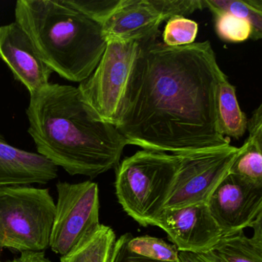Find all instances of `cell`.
<instances>
[{"instance_id":"obj_1","label":"cell","mask_w":262,"mask_h":262,"mask_svg":"<svg viewBox=\"0 0 262 262\" xmlns=\"http://www.w3.org/2000/svg\"><path fill=\"white\" fill-rule=\"evenodd\" d=\"M223 73L209 41L169 47L157 39L138 61L116 128L128 145L177 156L230 145L216 116Z\"/></svg>"},{"instance_id":"obj_2","label":"cell","mask_w":262,"mask_h":262,"mask_svg":"<svg viewBox=\"0 0 262 262\" xmlns=\"http://www.w3.org/2000/svg\"><path fill=\"white\" fill-rule=\"evenodd\" d=\"M26 113L38 154L70 176L94 179L116 169L128 145L116 127L101 120L73 85L50 82L30 95Z\"/></svg>"},{"instance_id":"obj_3","label":"cell","mask_w":262,"mask_h":262,"mask_svg":"<svg viewBox=\"0 0 262 262\" xmlns=\"http://www.w3.org/2000/svg\"><path fill=\"white\" fill-rule=\"evenodd\" d=\"M15 22L53 73L70 82L90 77L106 47L102 26L65 0H18Z\"/></svg>"},{"instance_id":"obj_4","label":"cell","mask_w":262,"mask_h":262,"mask_svg":"<svg viewBox=\"0 0 262 262\" xmlns=\"http://www.w3.org/2000/svg\"><path fill=\"white\" fill-rule=\"evenodd\" d=\"M179 162V155L143 149L116 168L118 202L139 225H151L163 210Z\"/></svg>"},{"instance_id":"obj_5","label":"cell","mask_w":262,"mask_h":262,"mask_svg":"<svg viewBox=\"0 0 262 262\" xmlns=\"http://www.w3.org/2000/svg\"><path fill=\"white\" fill-rule=\"evenodd\" d=\"M159 32L128 41H110L96 70L78 89L84 101L103 122L117 127L125 110L141 55L157 40Z\"/></svg>"},{"instance_id":"obj_6","label":"cell","mask_w":262,"mask_h":262,"mask_svg":"<svg viewBox=\"0 0 262 262\" xmlns=\"http://www.w3.org/2000/svg\"><path fill=\"white\" fill-rule=\"evenodd\" d=\"M56 204L48 188L0 187V250L50 248Z\"/></svg>"},{"instance_id":"obj_7","label":"cell","mask_w":262,"mask_h":262,"mask_svg":"<svg viewBox=\"0 0 262 262\" xmlns=\"http://www.w3.org/2000/svg\"><path fill=\"white\" fill-rule=\"evenodd\" d=\"M240 148H220L179 155L180 162L163 209L208 202L228 174Z\"/></svg>"},{"instance_id":"obj_8","label":"cell","mask_w":262,"mask_h":262,"mask_svg":"<svg viewBox=\"0 0 262 262\" xmlns=\"http://www.w3.org/2000/svg\"><path fill=\"white\" fill-rule=\"evenodd\" d=\"M57 203L50 239V248L61 256L70 251L99 222V190L91 181L56 184Z\"/></svg>"},{"instance_id":"obj_9","label":"cell","mask_w":262,"mask_h":262,"mask_svg":"<svg viewBox=\"0 0 262 262\" xmlns=\"http://www.w3.org/2000/svg\"><path fill=\"white\" fill-rule=\"evenodd\" d=\"M207 205L223 235L234 234L251 227L262 214V188L228 173Z\"/></svg>"},{"instance_id":"obj_10","label":"cell","mask_w":262,"mask_h":262,"mask_svg":"<svg viewBox=\"0 0 262 262\" xmlns=\"http://www.w3.org/2000/svg\"><path fill=\"white\" fill-rule=\"evenodd\" d=\"M151 226L164 230L182 252L204 254L223 236L206 203L163 209Z\"/></svg>"},{"instance_id":"obj_11","label":"cell","mask_w":262,"mask_h":262,"mask_svg":"<svg viewBox=\"0 0 262 262\" xmlns=\"http://www.w3.org/2000/svg\"><path fill=\"white\" fill-rule=\"evenodd\" d=\"M0 58L30 95L50 83L53 70L42 61L28 35L16 22L0 27Z\"/></svg>"},{"instance_id":"obj_12","label":"cell","mask_w":262,"mask_h":262,"mask_svg":"<svg viewBox=\"0 0 262 262\" xmlns=\"http://www.w3.org/2000/svg\"><path fill=\"white\" fill-rule=\"evenodd\" d=\"M58 171L43 156L10 145L0 133V187L45 185L58 177Z\"/></svg>"},{"instance_id":"obj_13","label":"cell","mask_w":262,"mask_h":262,"mask_svg":"<svg viewBox=\"0 0 262 262\" xmlns=\"http://www.w3.org/2000/svg\"><path fill=\"white\" fill-rule=\"evenodd\" d=\"M164 19L150 0H122L102 25L105 42L139 39L159 32Z\"/></svg>"},{"instance_id":"obj_14","label":"cell","mask_w":262,"mask_h":262,"mask_svg":"<svg viewBox=\"0 0 262 262\" xmlns=\"http://www.w3.org/2000/svg\"><path fill=\"white\" fill-rule=\"evenodd\" d=\"M248 137L228 173L262 188V105H259L248 120Z\"/></svg>"},{"instance_id":"obj_15","label":"cell","mask_w":262,"mask_h":262,"mask_svg":"<svg viewBox=\"0 0 262 262\" xmlns=\"http://www.w3.org/2000/svg\"><path fill=\"white\" fill-rule=\"evenodd\" d=\"M253 235L244 231L223 235L209 251L204 253L213 262H262V214L251 225Z\"/></svg>"},{"instance_id":"obj_16","label":"cell","mask_w":262,"mask_h":262,"mask_svg":"<svg viewBox=\"0 0 262 262\" xmlns=\"http://www.w3.org/2000/svg\"><path fill=\"white\" fill-rule=\"evenodd\" d=\"M215 110L219 133L225 138L239 139L247 131L248 119L241 110L236 88L225 73L222 75L215 93Z\"/></svg>"},{"instance_id":"obj_17","label":"cell","mask_w":262,"mask_h":262,"mask_svg":"<svg viewBox=\"0 0 262 262\" xmlns=\"http://www.w3.org/2000/svg\"><path fill=\"white\" fill-rule=\"evenodd\" d=\"M116 240L114 230L100 224L61 256L60 262H111Z\"/></svg>"},{"instance_id":"obj_18","label":"cell","mask_w":262,"mask_h":262,"mask_svg":"<svg viewBox=\"0 0 262 262\" xmlns=\"http://www.w3.org/2000/svg\"><path fill=\"white\" fill-rule=\"evenodd\" d=\"M203 4L204 8H208L213 14L227 13L246 19L252 27L251 39H261V0H203Z\"/></svg>"},{"instance_id":"obj_19","label":"cell","mask_w":262,"mask_h":262,"mask_svg":"<svg viewBox=\"0 0 262 262\" xmlns=\"http://www.w3.org/2000/svg\"><path fill=\"white\" fill-rule=\"evenodd\" d=\"M125 245L129 251L148 258L165 261L179 260L176 247L159 237L144 235L135 237L131 233L122 234Z\"/></svg>"},{"instance_id":"obj_20","label":"cell","mask_w":262,"mask_h":262,"mask_svg":"<svg viewBox=\"0 0 262 262\" xmlns=\"http://www.w3.org/2000/svg\"><path fill=\"white\" fill-rule=\"evenodd\" d=\"M215 30L222 40L230 42H242L251 39L253 30L246 19L227 13H214Z\"/></svg>"},{"instance_id":"obj_21","label":"cell","mask_w":262,"mask_h":262,"mask_svg":"<svg viewBox=\"0 0 262 262\" xmlns=\"http://www.w3.org/2000/svg\"><path fill=\"white\" fill-rule=\"evenodd\" d=\"M199 31L197 23L183 16L168 19L163 34V43L169 47H184L194 43Z\"/></svg>"},{"instance_id":"obj_22","label":"cell","mask_w":262,"mask_h":262,"mask_svg":"<svg viewBox=\"0 0 262 262\" xmlns=\"http://www.w3.org/2000/svg\"><path fill=\"white\" fill-rule=\"evenodd\" d=\"M68 5L100 24L111 16L122 0H65Z\"/></svg>"},{"instance_id":"obj_23","label":"cell","mask_w":262,"mask_h":262,"mask_svg":"<svg viewBox=\"0 0 262 262\" xmlns=\"http://www.w3.org/2000/svg\"><path fill=\"white\" fill-rule=\"evenodd\" d=\"M164 20L173 16H188L196 10H203V0H150Z\"/></svg>"},{"instance_id":"obj_24","label":"cell","mask_w":262,"mask_h":262,"mask_svg":"<svg viewBox=\"0 0 262 262\" xmlns=\"http://www.w3.org/2000/svg\"><path fill=\"white\" fill-rule=\"evenodd\" d=\"M111 262H179V259L177 261H165V260L148 258L139 254H135L127 248L122 235L116 240Z\"/></svg>"},{"instance_id":"obj_25","label":"cell","mask_w":262,"mask_h":262,"mask_svg":"<svg viewBox=\"0 0 262 262\" xmlns=\"http://www.w3.org/2000/svg\"><path fill=\"white\" fill-rule=\"evenodd\" d=\"M20 253L19 257L3 262H53L46 257L45 252L42 251H26Z\"/></svg>"},{"instance_id":"obj_26","label":"cell","mask_w":262,"mask_h":262,"mask_svg":"<svg viewBox=\"0 0 262 262\" xmlns=\"http://www.w3.org/2000/svg\"><path fill=\"white\" fill-rule=\"evenodd\" d=\"M179 262H213L205 254L179 252Z\"/></svg>"},{"instance_id":"obj_27","label":"cell","mask_w":262,"mask_h":262,"mask_svg":"<svg viewBox=\"0 0 262 262\" xmlns=\"http://www.w3.org/2000/svg\"><path fill=\"white\" fill-rule=\"evenodd\" d=\"M0 256H1V255H0ZM0 262H1V260H0Z\"/></svg>"}]
</instances>
